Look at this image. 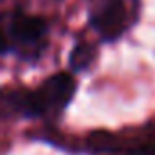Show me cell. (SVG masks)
Listing matches in <instances>:
<instances>
[{"instance_id":"obj_3","label":"cell","mask_w":155,"mask_h":155,"mask_svg":"<svg viewBox=\"0 0 155 155\" xmlns=\"http://www.w3.org/2000/svg\"><path fill=\"white\" fill-rule=\"evenodd\" d=\"M139 0H91L90 26L102 42L120 38L137 20Z\"/></svg>"},{"instance_id":"obj_5","label":"cell","mask_w":155,"mask_h":155,"mask_svg":"<svg viewBox=\"0 0 155 155\" xmlns=\"http://www.w3.org/2000/svg\"><path fill=\"white\" fill-rule=\"evenodd\" d=\"M93 57H95V49L90 44H86V42H79L73 48V51H71L69 68L73 71H82V69H86L91 64Z\"/></svg>"},{"instance_id":"obj_2","label":"cell","mask_w":155,"mask_h":155,"mask_svg":"<svg viewBox=\"0 0 155 155\" xmlns=\"http://www.w3.org/2000/svg\"><path fill=\"white\" fill-rule=\"evenodd\" d=\"M4 53L15 55L22 62L35 64L49 44V24L38 15H28L20 9L9 13L4 20Z\"/></svg>"},{"instance_id":"obj_4","label":"cell","mask_w":155,"mask_h":155,"mask_svg":"<svg viewBox=\"0 0 155 155\" xmlns=\"http://www.w3.org/2000/svg\"><path fill=\"white\" fill-rule=\"evenodd\" d=\"M88 148L93 153L108 155H155V124L124 131H95L88 139Z\"/></svg>"},{"instance_id":"obj_1","label":"cell","mask_w":155,"mask_h":155,"mask_svg":"<svg viewBox=\"0 0 155 155\" xmlns=\"http://www.w3.org/2000/svg\"><path fill=\"white\" fill-rule=\"evenodd\" d=\"M77 90L73 75L68 71L53 73L51 77L33 88V90H15L4 95L6 113L17 117L40 119V120H57L64 110L69 106Z\"/></svg>"}]
</instances>
